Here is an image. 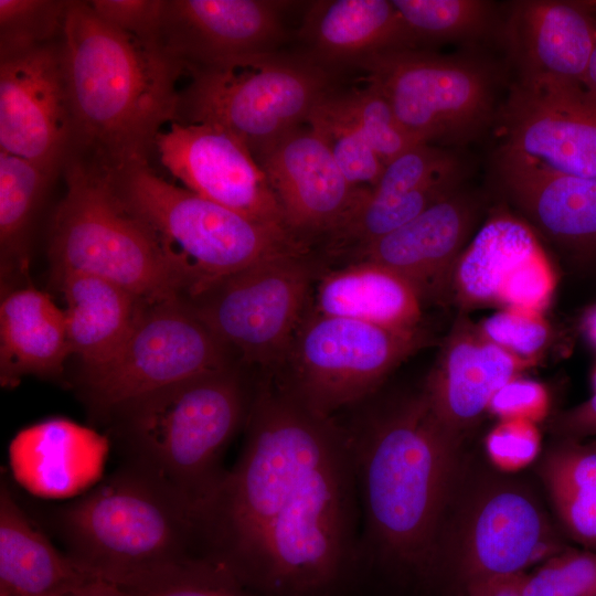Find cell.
<instances>
[{
  "label": "cell",
  "mask_w": 596,
  "mask_h": 596,
  "mask_svg": "<svg viewBox=\"0 0 596 596\" xmlns=\"http://www.w3.org/2000/svg\"><path fill=\"white\" fill-rule=\"evenodd\" d=\"M255 382L238 364L140 396L111 413L120 421L125 465L157 483L199 521L244 429Z\"/></svg>",
  "instance_id": "277c9868"
},
{
  "label": "cell",
  "mask_w": 596,
  "mask_h": 596,
  "mask_svg": "<svg viewBox=\"0 0 596 596\" xmlns=\"http://www.w3.org/2000/svg\"><path fill=\"white\" fill-rule=\"evenodd\" d=\"M237 364L183 297L145 301L129 337L105 365L84 372L92 407L111 413L162 387Z\"/></svg>",
  "instance_id": "7c38bea8"
},
{
  "label": "cell",
  "mask_w": 596,
  "mask_h": 596,
  "mask_svg": "<svg viewBox=\"0 0 596 596\" xmlns=\"http://www.w3.org/2000/svg\"><path fill=\"white\" fill-rule=\"evenodd\" d=\"M244 432L236 464L199 517L207 560L257 596H341L363 556L338 418L260 374Z\"/></svg>",
  "instance_id": "6da1fadb"
},
{
  "label": "cell",
  "mask_w": 596,
  "mask_h": 596,
  "mask_svg": "<svg viewBox=\"0 0 596 596\" xmlns=\"http://www.w3.org/2000/svg\"><path fill=\"white\" fill-rule=\"evenodd\" d=\"M72 596H131L121 587L97 578Z\"/></svg>",
  "instance_id": "ee69618b"
},
{
  "label": "cell",
  "mask_w": 596,
  "mask_h": 596,
  "mask_svg": "<svg viewBox=\"0 0 596 596\" xmlns=\"http://www.w3.org/2000/svg\"><path fill=\"white\" fill-rule=\"evenodd\" d=\"M54 173L0 150V253L2 275L29 268V232Z\"/></svg>",
  "instance_id": "4dcf8cb0"
},
{
  "label": "cell",
  "mask_w": 596,
  "mask_h": 596,
  "mask_svg": "<svg viewBox=\"0 0 596 596\" xmlns=\"http://www.w3.org/2000/svg\"><path fill=\"white\" fill-rule=\"evenodd\" d=\"M324 269L310 252L283 255L221 279L187 301L242 364L273 374Z\"/></svg>",
  "instance_id": "8fae6325"
},
{
  "label": "cell",
  "mask_w": 596,
  "mask_h": 596,
  "mask_svg": "<svg viewBox=\"0 0 596 596\" xmlns=\"http://www.w3.org/2000/svg\"><path fill=\"white\" fill-rule=\"evenodd\" d=\"M582 86L588 96L596 100V36Z\"/></svg>",
  "instance_id": "f6af8a7d"
},
{
  "label": "cell",
  "mask_w": 596,
  "mask_h": 596,
  "mask_svg": "<svg viewBox=\"0 0 596 596\" xmlns=\"http://www.w3.org/2000/svg\"><path fill=\"white\" fill-rule=\"evenodd\" d=\"M64 169L66 193L50 232L53 276L95 275L147 301L187 298L192 290L187 268L121 205L109 182L76 166Z\"/></svg>",
  "instance_id": "8992f818"
},
{
  "label": "cell",
  "mask_w": 596,
  "mask_h": 596,
  "mask_svg": "<svg viewBox=\"0 0 596 596\" xmlns=\"http://www.w3.org/2000/svg\"><path fill=\"white\" fill-rule=\"evenodd\" d=\"M497 163L503 190L529 221L575 266L596 270V178L501 153Z\"/></svg>",
  "instance_id": "7402d4cb"
},
{
  "label": "cell",
  "mask_w": 596,
  "mask_h": 596,
  "mask_svg": "<svg viewBox=\"0 0 596 596\" xmlns=\"http://www.w3.org/2000/svg\"><path fill=\"white\" fill-rule=\"evenodd\" d=\"M423 299L403 276L377 263L359 260L318 277L310 308L321 315L394 330L421 328Z\"/></svg>",
  "instance_id": "d4e9b609"
},
{
  "label": "cell",
  "mask_w": 596,
  "mask_h": 596,
  "mask_svg": "<svg viewBox=\"0 0 596 596\" xmlns=\"http://www.w3.org/2000/svg\"><path fill=\"white\" fill-rule=\"evenodd\" d=\"M582 2L586 8L596 13V0H585Z\"/></svg>",
  "instance_id": "7dc6e473"
},
{
  "label": "cell",
  "mask_w": 596,
  "mask_h": 596,
  "mask_svg": "<svg viewBox=\"0 0 596 596\" xmlns=\"http://www.w3.org/2000/svg\"><path fill=\"white\" fill-rule=\"evenodd\" d=\"M514 83L583 84L596 36V14L581 1L512 2L503 26Z\"/></svg>",
  "instance_id": "44dd1931"
},
{
  "label": "cell",
  "mask_w": 596,
  "mask_h": 596,
  "mask_svg": "<svg viewBox=\"0 0 596 596\" xmlns=\"http://www.w3.org/2000/svg\"><path fill=\"white\" fill-rule=\"evenodd\" d=\"M315 62L358 64L390 49L413 47L408 32L392 1H316L300 29Z\"/></svg>",
  "instance_id": "4316f807"
},
{
  "label": "cell",
  "mask_w": 596,
  "mask_h": 596,
  "mask_svg": "<svg viewBox=\"0 0 596 596\" xmlns=\"http://www.w3.org/2000/svg\"><path fill=\"white\" fill-rule=\"evenodd\" d=\"M106 438L67 419H49L21 430L11 444V456H32V462L13 466L17 477L30 489L49 494L77 490L96 475L84 465L99 469L100 465L65 459L70 457H103ZM12 467V468H13Z\"/></svg>",
  "instance_id": "f1b7e54d"
},
{
  "label": "cell",
  "mask_w": 596,
  "mask_h": 596,
  "mask_svg": "<svg viewBox=\"0 0 596 596\" xmlns=\"http://www.w3.org/2000/svg\"><path fill=\"white\" fill-rule=\"evenodd\" d=\"M499 153L552 171L596 178V100L578 84L511 85Z\"/></svg>",
  "instance_id": "9a60e30c"
},
{
  "label": "cell",
  "mask_w": 596,
  "mask_h": 596,
  "mask_svg": "<svg viewBox=\"0 0 596 596\" xmlns=\"http://www.w3.org/2000/svg\"><path fill=\"white\" fill-rule=\"evenodd\" d=\"M254 157L267 177L288 231L308 246L328 237L353 205L361 188L349 183L324 140L297 127Z\"/></svg>",
  "instance_id": "ac0fdd59"
},
{
  "label": "cell",
  "mask_w": 596,
  "mask_h": 596,
  "mask_svg": "<svg viewBox=\"0 0 596 596\" xmlns=\"http://www.w3.org/2000/svg\"><path fill=\"white\" fill-rule=\"evenodd\" d=\"M60 41L0 58V150L54 174L72 135Z\"/></svg>",
  "instance_id": "5bb4252c"
},
{
  "label": "cell",
  "mask_w": 596,
  "mask_h": 596,
  "mask_svg": "<svg viewBox=\"0 0 596 596\" xmlns=\"http://www.w3.org/2000/svg\"><path fill=\"white\" fill-rule=\"evenodd\" d=\"M358 65L419 143L466 146L499 118L502 73L483 58L401 47Z\"/></svg>",
  "instance_id": "ba28073f"
},
{
  "label": "cell",
  "mask_w": 596,
  "mask_h": 596,
  "mask_svg": "<svg viewBox=\"0 0 596 596\" xmlns=\"http://www.w3.org/2000/svg\"><path fill=\"white\" fill-rule=\"evenodd\" d=\"M520 576L492 577L465 585L467 596H522Z\"/></svg>",
  "instance_id": "7bdbcfd3"
},
{
  "label": "cell",
  "mask_w": 596,
  "mask_h": 596,
  "mask_svg": "<svg viewBox=\"0 0 596 596\" xmlns=\"http://www.w3.org/2000/svg\"><path fill=\"white\" fill-rule=\"evenodd\" d=\"M457 596H462V595H457Z\"/></svg>",
  "instance_id": "681fc988"
},
{
  "label": "cell",
  "mask_w": 596,
  "mask_h": 596,
  "mask_svg": "<svg viewBox=\"0 0 596 596\" xmlns=\"http://www.w3.org/2000/svg\"><path fill=\"white\" fill-rule=\"evenodd\" d=\"M522 596H596V552L562 551L532 574H521Z\"/></svg>",
  "instance_id": "8d00e7d4"
},
{
  "label": "cell",
  "mask_w": 596,
  "mask_h": 596,
  "mask_svg": "<svg viewBox=\"0 0 596 596\" xmlns=\"http://www.w3.org/2000/svg\"><path fill=\"white\" fill-rule=\"evenodd\" d=\"M72 354L65 312L34 287L13 289L0 305V381L15 386L25 375L56 376Z\"/></svg>",
  "instance_id": "484cf974"
},
{
  "label": "cell",
  "mask_w": 596,
  "mask_h": 596,
  "mask_svg": "<svg viewBox=\"0 0 596 596\" xmlns=\"http://www.w3.org/2000/svg\"><path fill=\"white\" fill-rule=\"evenodd\" d=\"M306 124L324 140L351 185L376 184L385 164L361 129L333 102L331 92L313 108Z\"/></svg>",
  "instance_id": "d6a6232c"
},
{
  "label": "cell",
  "mask_w": 596,
  "mask_h": 596,
  "mask_svg": "<svg viewBox=\"0 0 596 596\" xmlns=\"http://www.w3.org/2000/svg\"><path fill=\"white\" fill-rule=\"evenodd\" d=\"M55 522L67 554L95 577L117 586L207 560L198 519L126 465L58 509Z\"/></svg>",
  "instance_id": "5b68a950"
},
{
  "label": "cell",
  "mask_w": 596,
  "mask_h": 596,
  "mask_svg": "<svg viewBox=\"0 0 596 596\" xmlns=\"http://www.w3.org/2000/svg\"><path fill=\"white\" fill-rule=\"evenodd\" d=\"M155 150L162 167L185 189L289 232L266 174L246 143L231 131L212 124L172 121L157 136Z\"/></svg>",
  "instance_id": "4fadbf2b"
},
{
  "label": "cell",
  "mask_w": 596,
  "mask_h": 596,
  "mask_svg": "<svg viewBox=\"0 0 596 596\" xmlns=\"http://www.w3.org/2000/svg\"><path fill=\"white\" fill-rule=\"evenodd\" d=\"M567 440L547 454L541 477L564 529L596 552V443Z\"/></svg>",
  "instance_id": "f546056e"
},
{
  "label": "cell",
  "mask_w": 596,
  "mask_h": 596,
  "mask_svg": "<svg viewBox=\"0 0 596 596\" xmlns=\"http://www.w3.org/2000/svg\"><path fill=\"white\" fill-rule=\"evenodd\" d=\"M54 279L64 297L72 354L84 372L108 363L123 348L143 300L105 278L84 273H63Z\"/></svg>",
  "instance_id": "83f0119b"
},
{
  "label": "cell",
  "mask_w": 596,
  "mask_h": 596,
  "mask_svg": "<svg viewBox=\"0 0 596 596\" xmlns=\"http://www.w3.org/2000/svg\"><path fill=\"white\" fill-rule=\"evenodd\" d=\"M119 587L131 596H257L209 560H199Z\"/></svg>",
  "instance_id": "d590c367"
},
{
  "label": "cell",
  "mask_w": 596,
  "mask_h": 596,
  "mask_svg": "<svg viewBox=\"0 0 596 596\" xmlns=\"http://www.w3.org/2000/svg\"><path fill=\"white\" fill-rule=\"evenodd\" d=\"M189 73L191 82L180 92L175 121L220 126L253 155L306 124L330 93V74L322 65L276 53Z\"/></svg>",
  "instance_id": "30bf717a"
},
{
  "label": "cell",
  "mask_w": 596,
  "mask_h": 596,
  "mask_svg": "<svg viewBox=\"0 0 596 596\" xmlns=\"http://www.w3.org/2000/svg\"><path fill=\"white\" fill-rule=\"evenodd\" d=\"M331 97L365 135L384 164L419 145L401 124L385 96L375 87L368 85L348 93L331 92Z\"/></svg>",
  "instance_id": "836d02e7"
},
{
  "label": "cell",
  "mask_w": 596,
  "mask_h": 596,
  "mask_svg": "<svg viewBox=\"0 0 596 596\" xmlns=\"http://www.w3.org/2000/svg\"><path fill=\"white\" fill-rule=\"evenodd\" d=\"M108 182L121 205L187 268L192 280L188 298L266 259L310 252L289 232L170 183L149 164L134 166Z\"/></svg>",
  "instance_id": "52a82bcc"
},
{
  "label": "cell",
  "mask_w": 596,
  "mask_h": 596,
  "mask_svg": "<svg viewBox=\"0 0 596 596\" xmlns=\"http://www.w3.org/2000/svg\"><path fill=\"white\" fill-rule=\"evenodd\" d=\"M60 43L72 121L64 166L110 179L148 164L157 136L175 121L184 66L88 1H70Z\"/></svg>",
  "instance_id": "3957f363"
},
{
  "label": "cell",
  "mask_w": 596,
  "mask_h": 596,
  "mask_svg": "<svg viewBox=\"0 0 596 596\" xmlns=\"http://www.w3.org/2000/svg\"><path fill=\"white\" fill-rule=\"evenodd\" d=\"M479 198L462 187L356 252L348 263L381 264L407 279L423 301L453 297V277L478 221Z\"/></svg>",
  "instance_id": "d6986e66"
},
{
  "label": "cell",
  "mask_w": 596,
  "mask_h": 596,
  "mask_svg": "<svg viewBox=\"0 0 596 596\" xmlns=\"http://www.w3.org/2000/svg\"><path fill=\"white\" fill-rule=\"evenodd\" d=\"M269 0H164L156 44L185 71L225 67L275 53L284 39Z\"/></svg>",
  "instance_id": "2e32d148"
},
{
  "label": "cell",
  "mask_w": 596,
  "mask_h": 596,
  "mask_svg": "<svg viewBox=\"0 0 596 596\" xmlns=\"http://www.w3.org/2000/svg\"><path fill=\"white\" fill-rule=\"evenodd\" d=\"M557 429L568 439L596 436V392L584 403L564 413Z\"/></svg>",
  "instance_id": "b9f144b4"
},
{
  "label": "cell",
  "mask_w": 596,
  "mask_h": 596,
  "mask_svg": "<svg viewBox=\"0 0 596 596\" xmlns=\"http://www.w3.org/2000/svg\"><path fill=\"white\" fill-rule=\"evenodd\" d=\"M408 32L418 44L485 40L498 31V12L483 0H392Z\"/></svg>",
  "instance_id": "1f68e13d"
},
{
  "label": "cell",
  "mask_w": 596,
  "mask_h": 596,
  "mask_svg": "<svg viewBox=\"0 0 596 596\" xmlns=\"http://www.w3.org/2000/svg\"><path fill=\"white\" fill-rule=\"evenodd\" d=\"M97 579L61 553L0 486V596H71Z\"/></svg>",
  "instance_id": "cb8c5ba5"
},
{
  "label": "cell",
  "mask_w": 596,
  "mask_h": 596,
  "mask_svg": "<svg viewBox=\"0 0 596 596\" xmlns=\"http://www.w3.org/2000/svg\"><path fill=\"white\" fill-rule=\"evenodd\" d=\"M72 596V595H71Z\"/></svg>",
  "instance_id": "f907efd6"
},
{
  "label": "cell",
  "mask_w": 596,
  "mask_h": 596,
  "mask_svg": "<svg viewBox=\"0 0 596 596\" xmlns=\"http://www.w3.org/2000/svg\"><path fill=\"white\" fill-rule=\"evenodd\" d=\"M555 285V273L534 232L500 212L487 220L460 254L453 296L467 308L497 304L542 312Z\"/></svg>",
  "instance_id": "e0dca14e"
},
{
  "label": "cell",
  "mask_w": 596,
  "mask_h": 596,
  "mask_svg": "<svg viewBox=\"0 0 596 596\" xmlns=\"http://www.w3.org/2000/svg\"><path fill=\"white\" fill-rule=\"evenodd\" d=\"M466 520L455 565L465 585L523 574L529 566L562 552L539 504L519 488L485 492Z\"/></svg>",
  "instance_id": "ffe728a7"
},
{
  "label": "cell",
  "mask_w": 596,
  "mask_h": 596,
  "mask_svg": "<svg viewBox=\"0 0 596 596\" xmlns=\"http://www.w3.org/2000/svg\"><path fill=\"white\" fill-rule=\"evenodd\" d=\"M478 328L493 344L532 362L550 338V327L542 312L518 308H503Z\"/></svg>",
  "instance_id": "74e56055"
},
{
  "label": "cell",
  "mask_w": 596,
  "mask_h": 596,
  "mask_svg": "<svg viewBox=\"0 0 596 596\" xmlns=\"http://www.w3.org/2000/svg\"><path fill=\"white\" fill-rule=\"evenodd\" d=\"M486 454L492 465L515 472L531 465L541 450L538 424L523 419H500L485 440Z\"/></svg>",
  "instance_id": "f35d334b"
},
{
  "label": "cell",
  "mask_w": 596,
  "mask_h": 596,
  "mask_svg": "<svg viewBox=\"0 0 596 596\" xmlns=\"http://www.w3.org/2000/svg\"><path fill=\"white\" fill-rule=\"evenodd\" d=\"M70 1L0 0V57L61 39Z\"/></svg>",
  "instance_id": "e575fe53"
},
{
  "label": "cell",
  "mask_w": 596,
  "mask_h": 596,
  "mask_svg": "<svg viewBox=\"0 0 596 596\" xmlns=\"http://www.w3.org/2000/svg\"><path fill=\"white\" fill-rule=\"evenodd\" d=\"M88 3L99 18L116 29L156 44L164 0H92Z\"/></svg>",
  "instance_id": "ab89813d"
},
{
  "label": "cell",
  "mask_w": 596,
  "mask_h": 596,
  "mask_svg": "<svg viewBox=\"0 0 596 596\" xmlns=\"http://www.w3.org/2000/svg\"><path fill=\"white\" fill-rule=\"evenodd\" d=\"M487 411L500 419H523L538 424L549 414L550 394L540 382L519 375L494 393Z\"/></svg>",
  "instance_id": "60d3db41"
},
{
  "label": "cell",
  "mask_w": 596,
  "mask_h": 596,
  "mask_svg": "<svg viewBox=\"0 0 596 596\" xmlns=\"http://www.w3.org/2000/svg\"><path fill=\"white\" fill-rule=\"evenodd\" d=\"M532 364L493 344L460 317L423 393L438 422L460 437L487 411L494 393Z\"/></svg>",
  "instance_id": "603a6c76"
},
{
  "label": "cell",
  "mask_w": 596,
  "mask_h": 596,
  "mask_svg": "<svg viewBox=\"0 0 596 596\" xmlns=\"http://www.w3.org/2000/svg\"><path fill=\"white\" fill-rule=\"evenodd\" d=\"M427 341L422 328L394 330L321 315L309 304L284 361L266 375L305 407L332 417L379 392Z\"/></svg>",
  "instance_id": "9c48e42d"
},
{
  "label": "cell",
  "mask_w": 596,
  "mask_h": 596,
  "mask_svg": "<svg viewBox=\"0 0 596 596\" xmlns=\"http://www.w3.org/2000/svg\"><path fill=\"white\" fill-rule=\"evenodd\" d=\"M376 393L336 416L356 482L362 556L428 576L460 437L438 422L423 391L386 401Z\"/></svg>",
  "instance_id": "7a4b0ae2"
},
{
  "label": "cell",
  "mask_w": 596,
  "mask_h": 596,
  "mask_svg": "<svg viewBox=\"0 0 596 596\" xmlns=\"http://www.w3.org/2000/svg\"><path fill=\"white\" fill-rule=\"evenodd\" d=\"M584 330L589 340L596 345V307L589 310L584 319Z\"/></svg>",
  "instance_id": "bcb514c9"
},
{
  "label": "cell",
  "mask_w": 596,
  "mask_h": 596,
  "mask_svg": "<svg viewBox=\"0 0 596 596\" xmlns=\"http://www.w3.org/2000/svg\"><path fill=\"white\" fill-rule=\"evenodd\" d=\"M593 387H594V392H596V369L593 373Z\"/></svg>",
  "instance_id": "c3c4849f"
}]
</instances>
